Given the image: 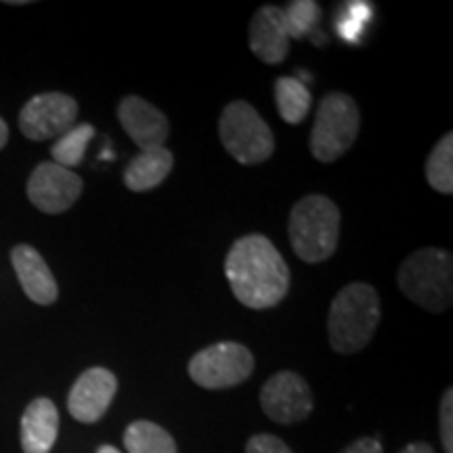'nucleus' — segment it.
Returning <instances> with one entry per match:
<instances>
[{
	"instance_id": "nucleus-4",
	"label": "nucleus",
	"mask_w": 453,
	"mask_h": 453,
	"mask_svg": "<svg viewBox=\"0 0 453 453\" xmlns=\"http://www.w3.org/2000/svg\"><path fill=\"white\" fill-rule=\"evenodd\" d=\"M288 235L300 260L309 265L324 263L336 252L340 237V211L330 197L307 196L294 203Z\"/></svg>"
},
{
	"instance_id": "nucleus-26",
	"label": "nucleus",
	"mask_w": 453,
	"mask_h": 453,
	"mask_svg": "<svg viewBox=\"0 0 453 453\" xmlns=\"http://www.w3.org/2000/svg\"><path fill=\"white\" fill-rule=\"evenodd\" d=\"M7 141H9V127H7V122L0 118V150L7 145Z\"/></svg>"
},
{
	"instance_id": "nucleus-17",
	"label": "nucleus",
	"mask_w": 453,
	"mask_h": 453,
	"mask_svg": "<svg viewBox=\"0 0 453 453\" xmlns=\"http://www.w3.org/2000/svg\"><path fill=\"white\" fill-rule=\"evenodd\" d=\"M311 90L307 84L300 82L298 78L283 76L275 82V104L280 116L288 124H300L307 118L311 110Z\"/></svg>"
},
{
	"instance_id": "nucleus-15",
	"label": "nucleus",
	"mask_w": 453,
	"mask_h": 453,
	"mask_svg": "<svg viewBox=\"0 0 453 453\" xmlns=\"http://www.w3.org/2000/svg\"><path fill=\"white\" fill-rule=\"evenodd\" d=\"M59 434V411L47 396H38L21 416V449L24 453H49Z\"/></svg>"
},
{
	"instance_id": "nucleus-24",
	"label": "nucleus",
	"mask_w": 453,
	"mask_h": 453,
	"mask_svg": "<svg viewBox=\"0 0 453 453\" xmlns=\"http://www.w3.org/2000/svg\"><path fill=\"white\" fill-rule=\"evenodd\" d=\"M342 453H382V445L376 439H359L350 443Z\"/></svg>"
},
{
	"instance_id": "nucleus-9",
	"label": "nucleus",
	"mask_w": 453,
	"mask_h": 453,
	"mask_svg": "<svg viewBox=\"0 0 453 453\" xmlns=\"http://www.w3.org/2000/svg\"><path fill=\"white\" fill-rule=\"evenodd\" d=\"M82 179L55 162H42L27 180V197L44 214H64L82 194Z\"/></svg>"
},
{
	"instance_id": "nucleus-1",
	"label": "nucleus",
	"mask_w": 453,
	"mask_h": 453,
	"mask_svg": "<svg viewBox=\"0 0 453 453\" xmlns=\"http://www.w3.org/2000/svg\"><path fill=\"white\" fill-rule=\"evenodd\" d=\"M225 275L243 307L265 311L280 304L290 290V269L265 235H243L225 258Z\"/></svg>"
},
{
	"instance_id": "nucleus-14",
	"label": "nucleus",
	"mask_w": 453,
	"mask_h": 453,
	"mask_svg": "<svg viewBox=\"0 0 453 453\" xmlns=\"http://www.w3.org/2000/svg\"><path fill=\"white\" fill-rule=\"evenodd\" d=\"M11 263H13L15 275L19 280L21 288H24L26 296L32 303L42 304H53L57 296H59V288L53 273H50L49 265L44 263L42 254L36 248L27 246V243H19L11 250Z\"/></svg>"
},
{
	"instance_id": "nucleus-2",
	"label": "nucleus",
	"mask_w": 453,
	"mask_h": 453,
	"mask_svg": "<svg viewBox=\"0 0 453 453\" xmlns=\"http://www.w3.org/2000/svg\"><path fill=\"white\" fill-rule=\"evenodd\" d=\"M380 296L370 283H349L332 300L327 334L332 349L340 355L364 350L380 324Z\"/></svg>"
},
{
	"instance_id": "nucleus-19",
	"label": "nucleus",
	"mask_w": 453,
	"mask_h": 453,
	"mask_svg": "<svg viewBox=\"0 0 453 453\" xmlns=\"http://www.w3.org/2000/svg\"><path fill=\"white\" fill-rule=\"evenodd\" d=\"M95 137V128L90 124H78V127H72L65 130L61 137H57L55 145L50 147V156H53V162L59 164L67 170L81 166L84 160V154H87V147Z\"/></svg>"
},
{
	"instance_id": "nucleus-13",
	"label": "nucleus",
	"mask_w": 453,
	"mask_h": 453,
	"mask_svg": "<svg viewBox=\"0 0 453 453\" xmlns=\"http://www.w3.org/2000/svg\"><path fill=\"white\" fill-rule=\"evenodd\" d=\"M290 27L283 9L265 4L250 21V49L263 64H281L290 50Z\"/></svg>"
},
{
	"instance_id": "nucleus-6",
	"label": "nucleus",
	"mask_w": 453,
	"mask_h": 453,
	"mask_svg": "<svg viewBox=\"0 0 453 453\" xmlns=\"http://www.w3.org/2000/svg\"><path fill=\"white\" fill-rule=\"evenodd\" d=\"M219 134L225 150L243 166L263 164L275 150V137L267 122L246 101H234L225 107L220 113Z\"/></svg>"
},
{
	"instance_id": "nucleus-18",
	"label": "nucleus",
	"mask_w": 453,
	"mask_h": 453,
	"mask_svg": "<svg viewBox=\"0 0 453 453\" xmlns=\"http://www.w3.org/2000/svg\"><path fill=\"white\" fill-rule=\"evenodd\" d=\"M124 445L128 453H179L168 430L147 420L130 424L124 433Z\"/></svg>"
},
{
	"instance_id": "nucleus-5",
	"label": "nucleus",
	"mask_w": 453,
	"mask_h": 453,
	"mask_svg": "<svg viewBox=\"0 0 453 453\" xmlns=\"http://www.w3.org/2000/svg\"><path fill=\"white\" fill-rule=\"evenodd\" d=\"M361 128V113L347 93H327L317 110L309 147L315 160L332 164L353 147Z\"/></svg>"
},
{
	"instance_id": "nucleus-7",
	"label": "nucleus",
	"mask_w": 453,
	"mask_h": 453,
	"mask_svg": "<svg viewBox=\"0 0 453 453\" xmlns=\"http://www.w3.org/2000/svg\"><path fill=\"white\" fill-rule=\"evenodd\" d=\"M254 357L240 342H217L189 361V376L202 388H231L250 378Z\"/></svg>"
},
{
	"instance_id": "nucleus-27",
	"label": "nucleus",
	"mask_w": 453,
	"mask_h": 453,
	"mask_svg": "<svg viewBox=\"0 0 453 453\" xmlns=\"http://www.w3.org/2000/svg\"><path fill=\"white\" fill-rule=\"evenodd\" d=\"M97 453H122V451L116 449V447H111V445H101Z\"/></svg>"
},
{
	"instance_id": "nucleus-16",
	"label": "nucleus",
	"mask_w": 453,
	"mask_h": 453,
	"mask_svg": "<svg viewBox=\"0 0 453 453\" xmlns=\"http://www.w3.org/2000/svg\"><path fill=\"white\" fill-rule=\"evenodd\" d=\"M174 156L166 147H157V150H145L139 156L133 157L124 170V185L134 194H143L164 183L173 170Z\"/></svg>"
},
{
	"instance_id": "nucleus-3",
	"label": "nucleus",
	"mask_w": 453,
	"mask_h": 453,
	"mask_svg": "<svg viewBox=\"0 0 453 453\" xmlns=\"http://www.w3.org/2000/svg\"><path fill=\"white\" fill-rule=\"evenodd\" d=\"M399 288L428 313H445L453 300V257L441 248H420L396 273Z\"/></svg>"
},
{
	"instance_id": "nucleus-10",
	"label": "nucleus",
	"mask_w": 453,
	"mask_h": 453,
	"mask_svg": "<svg viewBox=\"0 0 453 453\" xmlns=\"http://www.w3.org/2000/svg\"><path fill=\"white\" fill-rule=\"evenodd\" d=\"M260 407L277 424L303 422L313 411V395L298 373L280 372L260 390Z\"/></svg>"
},
{
	"instance_id": "nucleus-11",
	"label": "nucleus",
	"mask_w": 453,
	"mask_h": 453,
	"mask_svg": "<svg viewBox=\"0 0 453 453\" xmlns=\"http://www.w3.org/2000/svg\"><path fill=\"white\" fill-rule=\"evenodd\" d=\"M118 390L116 376L105 367H90L78 378L67 396V410L82 424H93L110 410Z\"/></svg>"
},
{
	"instance_id": "nucleus-8",
	"label": "nucleus",
	"mask_w": 453,
	"mask_h": 453,
	"mask_svg": "<svg viewBox=\"0 0 453 453\" xmlns=\"http://www.w3.org/2000/svg\"><path fill=\"white\" fill-rule=\"evenodd\" d=\"M78 104L65 93H42L32 97L19 113V130L30 141L57 139L76 124Z\"/></svg>"
},
{
	"instance_id": "nucleus-12",
	"label": "nucleus",
	"mask_w": 453,
	"mask_h": 453,
	"mask_svg": "<svg viewBox=\"0 0 453 453\" xmlns=\"http://www.w3.org/2000/svg\"><path fill=\"white\" fill-rule=\"evenodd\" d=\"M118 120L128 137L141 147V151L157 150L166 143L170 133L166 116L143 97L137 95L124 97L118 105Z\"/></svg>"
},
{
	"instance_id": "nucleus-23",
	"label": "nucleus",
	"mask_w": 453,
	"mask_h": 453,
	"mask_svg": "<svg viewBox=\"0 0 453 453\" xmlns=\"http://www.w3.org/2000/svg\"><path fill=\"white\" fill-rule=\"evenodd\" d=\"M246 453H292V449L273 434H254L248 441Z\"/></svg>"
},
{
	"instance_id": "nucleus-25",
	"label": "nucleus",
	"mask_w": 453,
	"mask_h": 453,
	"mask_svg": "<svg viewBox=\"0 0 453 453\" xmlns=\"http://www.w3.org/2000/svg\"><path fill=\"white\" fill-rule=\"evenodd\" d=\"M401 453H434V451L428 443H411V445H407Z\"/></svg>"
},
{
	"instance_id": "nucleus-21",
	"label": "nucleus",
	"mask_w": 453,
	"mask_h": 453,
	"mask_svg": "<svg viewBox=\"0 0 453 453\" xmlns=\"http://www.w3.org/2000/svg\"><path fill=\"white\" fill-rule=\"evenodd\" d=\"M283 13H286L288 27H290V36L303 38L319 19V4L311 3V0H296V3L288 4Z\"/></svg>"
},
{
	"instance_id": "nucleus-22",
	"label": "nucleus",
	"mask_w": 453,
	"mask_h": 453,
	"mask_svg": "<svg viewBox=\"0 0 453 453\" xmlns=\"http://www.w3.org/2000/svg\"><path fill=\"white\" fill-rule=\"evenodd\" d=\"M441 441H443L445 453H453V390L447 388V393L441 399Z\"/></svg>"
},
{
	"instance_id": "nucleus-20",
	"label": "nucleus",
	"mask_w": 453,
	"mask_h": 453,
	"mask_svg": "<svg viewBox=\"0 0 453 453\" xmlns=\"http://www.w3.org/2000/svg\"><path fill=\"white\" fill-rule=\"evenodd\" d=\"M426 180L439 194L449 196L453 191V133H447L430 151L426 160Z\"/></svg>"
}]
</instances>
